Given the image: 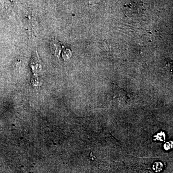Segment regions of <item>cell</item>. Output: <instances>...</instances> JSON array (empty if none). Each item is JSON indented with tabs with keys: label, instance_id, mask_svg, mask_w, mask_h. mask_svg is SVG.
<instances>
[{
	"label": "cell",
	"instance_id": "1",
	"mask_svg": "<svg viewBox=\"0 0 173 173\" xmlns=\"http://www.w3.org/2000/svg\"><path fill=\"white\" fill-rule=\"evenodd\" d=\"M112 97L113 99H122L123 100H126L128 98L127 92L123 89L118 87L112 89Z\"/></svg>",
	"mask_w": 173,
	"mask_h": 173
},
{
	"label": "cell",
	"instance_id": "2",
	"mask_svg": "<svg viewBox=\"0 0 173 173\" xmlns=\"http://www.w3.org/2000/svg\"><path fill=\"white\" fill-rule=\"evenodd\" d=\"M152 168L156 172H160L162 170L163 165L161 163L156 162L153 164Z\"/></svg>",
	"mask_w": 173,
	"mask_h": 173
},
{
	"label": "cell",
	"instance_id": "3",
	"mask_svg": "<svg viewBox=\"0 0 173 173\" xmlns=\"http://www.w3.org/2000/svg\"><path fill=\"white\" fill-rule=\"evenodd\" d=\"M166 67L167 69L173 74V61H169L166 64Z\"/></svg>",
	"mask_w": 173,
	"mask_h": 173
},
{
	"label": "cell",
	"instance_id": "4",
	"mask_svg": "<svg viewBox=\"0 0 173 173\" xmlns=\"http://www.w3.org/2000/svg\"><path fill=\"white\" fill-rule=\"evenodd\" d=\"M173 142L170 141L165 143L164 145V148L165 150H169L172 149L173 147Z\"/></svg>",
	"mask_w": 173,
	"mask_h": 173
}]
</instances>
